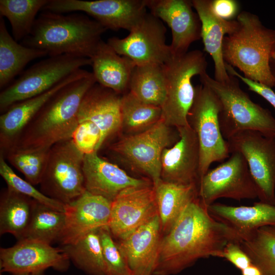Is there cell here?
<instances>
[{
	"label": "cell",
	"instance_id": "6",
	"mask_svg": "<svg viewBox=\"0 0 275 275\" xmlns=\"http://www.w3.org/2000/svg\"><path fill=\"white\" fill-rule=\"evenodd\" d=\"M207 62L199 50L173 56L164 64L167 81L166 98L161 107V119L169 126L188 125L187 115L195 97L193 78L207 72Z\"/></svg>",
	"mask_w": 275,
	"mask_h": 275
},
{
	"label": "cell",
	"instance_id": "29",
	"mask_svg": "<svg viewBox=\"0 0 275 275\" xmlns=\"http://www.w3.org/2000/svg\"><path fill=\"white\" fill-rule=\"evenodd\" d=\"M167 81L164 64L135 65L129 92L141 101L161 107L167 95Z\"/></svg>",
	"mask_w": 275,
	"mask_h": 275
},
{
	"label": "cell",
	"instance_id": "42",
	"mask_svg": "<svg viewBox=\"0 0 275 275\" xmlns=\"http://www.w3.org/2000/svg\"><path fill=\"white\" fill-rule=\"evenodd\" d=\"M214 14L227 21L233 20L240 13V4L236 0H210Z\"/></svg>",
	"mask_w": 275,
	"mask_h": 275
},
{
	"label": "cell",
	"instance_id": "10",
	"mask_svg": "<svg viewBox=\"0 0 275 275\" xmlns=\"http://www.w3.org/2000/svg\"><path fill=\"white\" fill-rule=\"evenodd\" d=\"M84 157L71 139L53 145L40 183L41 191L65 205L81 196L86 191Z\"/></svg>",
	"mask_w": 275,
	"mask_h": 275
},
{
	"label": "cell",
	"instance_id": "24",
	"mask_svg": "<svg viewBox=\"0 0 275 275\" xmlns=\"http://www.w3.org/2000/svg\"><path fill=\"white\" fill-rule=\"evenodd\" d=\"M193 7L201 22V38L204 50L214 63V78L219 82L227 80L230 75L225 67L222 46L225 37L237 28L236 20L227 21L216 16L213 12L210 0H192Z\"/></svg>",
	"mask_w": 275,
	"mask_h": 275
},
{
	"label": "cell",
	"instance_id": "30",
	"mask_svg": "<svg viewBox=\"0 0 275 275\" xmlns=\"http://www.w3.org/2000/svg\"><path fill=\"white\" fill-rule=\"evenodd\" d=\"M34 200L7 187L0 197V234L21 239L29 223Z\"/></svg>",
	"mask_w": 275,
	"mask_h": 275
},
{
	"label": "cell",
	"instance_id": "18",
	"mask_svg": "<svg viewBox=\"0 0 275 275\" xmlns=\"http://www.w3.org/2000/svg\"><path fill=\"white\" fill-rule=\"evenodd\" d=\"M112 201L86 191L65 205V225L58 241L62 246L75 243L89 233L108 226Z\"/></svg>",
	"mask_w": 275,
	"mask_h": 275
},
{
	"label": "cell",
	"instance_id": "28",
	"mask_svg": "<svg viewBox=\"0 0 275 275\" xmlns=\"http://www.w3.org/2000/svg\"><path fill=\"white\" fill-rule=\"evenodd\" d=\"M47 55L42 50L16 41L0 16V88L4 89L31 61Z\"/></svg>",
	"mask_w": 275,
	"mask_h": 275
},
{
	"label": "cell",
	"instance_id": "36",
	"mask_svg": "<svg viewBox=\"0 0 275 275\" xmlns=\"http://www.w3.org/2000/svg\"><path fill=\"white\" fill-rule=\"evenodd\" d=\"M49 149L12 147L1 153L24 175L27 181L36 185L41 181Z\"/></svg>",
	"mask_w": 275,
	"mask_h": 275
},
{
	"label": "cell",
	"instance_id": "16",
	"mask_svg": "<svg viewBox=\"0 0 275 275\" xmlns=\"http://www.w3.org/2000/svg\"><path fill=\"white\" fill-rule=\"evenodd\" d=\"M70 262L62 248L37 241L21 239L13 246L0 249L1 273L31 274L49 268L64 272Z\"/></svg>",
	"mask_w": 275,
	"mask_h": 275
},
{
	"label": "cell",
	"instance_id": "17",
	"mask_svg": "<svg viewBox=\"0 0 275 275\" xmlns=\"http://www.w3.org/2000/svg\"><path fill=\"white\" fill-rule=\"evenodd\" d=\"M152 15L165 22L172 32L173 56L187 53L190 45L201 38V22L191 1L145 0Z\"/></svg>",
	"mask_w": 275,
	"mask_h": 275
},
{
	"label": "cell",
	"instance_id": "32",
	"mask_svg": "<svg viewBox=\"0 0 275 275\" xmlns=\"http://www.w3.org/2000/svg\"><path fill=\"white\" fill-rule=\"evenodd\" d=\"M64 211L33 201L31 218L21 239L51 244L58 241L63 230Z\"/></svg>",
	"mask_w": 275,
	"mask_h": 275
},
{
	"label": "cell",
	"instance_id": "41",
	"mask_svg": "<svg viewBox=\"0 0 275 275\" xmlns=\"http://www.w3.org/2000/svg\"><path fill=\"white\" fill-rule=\"evenodd\" d=\"M225 67L229 74L237 77L248 86L250 90L261 96L275 109V92L272 88L244 77L234 67L226 63Z\"/></svg>",
	"mask_w": 275,
	"mask_h": 275
},
{
	"label": "cell",
	"instance_id": "9",
	"mask_svg": "<svg viewBox=\"0 0 275 275\" xmlns=\"http://www.w3.org/2000/svg\"><path fill=\"white\" fill-rule=\"evenodd\" d=\"M195 92L187 121L195 132L199 144L200 181L211 164L228 158L230 152L219 126L220 105L217 97L208 87L201 83L195 87Z\"/></svg>",
	"mask_w": 275,
	"mask_h": 275
},
{
	"label": "cell",
	"instance_id": "46",
	"mask_svg": "<svg viewBox=\"0 0 275 275\" xmlns=\"http://www.w3.org/2000/svg\"><path fill=\"white\" fill-rule=\"evenodd\" d=\"M0 275H3V274L2 273H1ZM10 275H30V274L24 273H11Z\"/></svg>",
	"mask_w": 275,
	"mask_h": 275
},
{
	"label": "cell",
	"instance_id": "23",
	"mask_svg": "<svg viewBox=\"0 0 275 275\" xmlns=\"http://www.w3.org/2000/svg\"><path fill=\"white\" fill-rule=\"evenodd\" d=\"M163 236L159 215L117 241L131 271L153 275Z\"/></svg>",
	"mask_w": 275,
	"mask_h": 275
},
{
	"label": "cell",
	"instance_id": "38",
	"mask_svg": "<svg viewBox=\"0 0 275 275\" xmlns=\"http://www.w3.org/2000/svg\"><path fill=\"white\" fill-rule=\"evenodd\" d=\"M98 232L108 275H128L133 273L108 226L100 228Z\"/></svg>",
	"mask_w": 275,
	"mask_h": 275
},
{
	"label": "cell",
	"instance_id": "15",
	"mask_svg": "<svg viewBox=\"0 0 275 275\" xmlns=\"http://www.w3.org/2000/svg\"><path fill=\"white\" fill-rule=\"evenodd\" d=\"M158 215L153 184L128 187L112 201L108 227L113 237L125 238Z\"/></svg>",
	"mask_w": 275,
	"mask_h": 275
},
{
	"label": "cell",
	"instance_id": "22",
	"mask_svg": "<svg viewBox=\"0 0 275 275\" xmlns=\"http://www.w3.org/2000/svg\"><path fill=\"white\" fill-rule=\"evenodd\" d=\"M89 72L81 68L48 91L20 101L2 113L0 116L1 152H5L16 144L25 127L55 94Z\"/></svg>",
	"mask_w": 275,
	"mask_h": 275
},
{
	"label": "cell",
	"instance_id": "1",
	"mask_svg": "<svg viewBox=\"0 0 275 275\" xmlns=\"http://www.w3.org/2000/svg\"><path fill=\"white\" fill-rule=\"evenodd\" d=\"M240 238L236 231L212 217L197 197L162 236L153 275L176 274L200 259L220 258L228 243Z\"/></svg>",
	"mask_w": 275,
	"mask_h": 275
},
{
	"label": "cell",
	"instance_id": "27",
	"mask_svg": "<svg viewBox=\"0 0 275 275\" xmlns=\"http://www.w3.org/2000/svg\"><path fill=\"white\" fill-rule=\"evenodd\" d=\"M153 185L163 236L171 230L188 204L198 197V184H179L161 179Z\"/></svg>",
	"mask_w": 275,
	"mask_h": 275
},
{
	"label": "cell",
	"instance_id": "20",
	"mask_svg": "<svg viewBox=\"0 0 275 275\" xmlns=\"http://www.w3.org/2000/svg\"><path fill=\"white\" fill-rule=\"evenodd\" d=\"M121 95L96 82L86 93L78 112V123L88 121L101 133L99 150L121 130Z\"/></svg>",
	"mask_w": 275,
	"mask_h": 275
},
{
	"label": "cell",
	"instance_id": "14",
	"mask_svg": "<svg viewBox=\"0 0 275 275\" xmlns=\"http://www.w3.org/2000/svg\"><path fill=\"white\" fill-rule=\"evenodd\" d=\"M145 0H49L43 10L86 13L107 30L130 31L147 12Z\"/></svg>",
	"mask_w": 275,
	"mask_h": 275
},
{
	"label": "cell",
	"instance_id": "44",
	"mask_svg": "<svg viewBox=\"0 0 275 275\" xmlns=\"http://www.w3.org/2000/svg\"><path fill=\"white\" fill-rule=\"evenodd\" d=\"M269 68L275 82V53L270 60Z\"/></svg>",
	"mask_w": 275,
	"mask_h": 275
},
{
	"label": "cell",
	"instance_id": "26",
	"mask_svg": "<svg viewBox=\"0 0 275 275\" xmlns=\"http://www.w3.org/2000/svg\"><path fill=\"white\" fill-rule=\"evenodd\" d=\"M207 209L214 219L232 228L239 234L264 226H275V205L260 201L251 206L214 203Z\"/></svg>",
	"mask_w": 275,
	"mask_h": 275
},
{
	"label": "cell",
	"instance_id": "19",
	"mask_svg": "<svg viewBox=\"0 0 275 275\" xmlns=\"http://www.w3.org/2000/svg\"><path fill=\"white\" fill-rule=\"evenodd\" d=\"M177 130L179 140L162 153L161 179L179 184L199 185L200 152L197 135L189 125Z\"/></svg>",
	"mask_w": 275,
	"mask_h": 275
},
{
	"label": "cell",
	"instance_id": "34",
	"mask_svg": "<svg viewBox=\"0 0 275 275\" xmlns=\"http://www.w3.org/2000/svg\"><path fill=\"white\" fill-rule=\"evenodd\" d=\"M121 130L131 135L143 132L161 120V107L146 103L130 92L121 96Z\"/></svg>",
	"mask_w": 275,
	"mask_h": 275
},
{
	"label": "cell",
	"instance_id": "31",
	"mask_svg": "<svg viewBox=\"0 0 275 275\" xmlns=\"http://www.w3.org/2000/svg\"><path fill=\"white\" fill-rule=\"evenodd\" d=\"M239 244L262 275H275V226L239 234Z\"/></svg>",
	"mask_w": 275,
	"mask_h": 275
},
{
	"label": "cell",
	"instance_id": "21",
	"mask_svg": "<svg viewBox=\"0 0 275 275\" xmlns=\"http://www.w3.org/2000/svg\"><path fill=\"white\" fill-rule=\"evenodd\" d=\"M82 170L86 191L111 201L128 187L153 184L149 179L130 176L117 164L100 157L98 152L84 155Z\"/></svg>",
	"mask_w": 275,
	"mask_h": 275
},
{
	"label": "cell",
	"instance_id": "39",
	"mask_svg": "<svg viewBox=\"0 0 275 275\" xmlns=\"http://www.w3.org/2000/svg\"><path fill=\"white\" fill-rule=\"evenodd\" d=\"M101 133L91 122H79L71 139L76 148L84 155L98 152Z\"/></svg>",
	"mask_w": 275,
	"mask_h": 275
},
{
	"label": "cell",
	"instance_id": "7",
	"mask_svg": "<svg viewBox=\"0 0 275 275\" xmlns=\"http://www.w3.org/2000/svg\"><path fill=\"white\" fill-rule=\"evenodd\" d=\"M161 119L143 132L126 135L111 144L108 150L134 170L146 175L153 184L161 180V159L163 150L179 139L177 131Z\"/></svg>",
	"mask_w": 275,
	"mask_h": 275
},
{
	"label": "cell",
	"instance_id": "5",
	"mask_svg": "<svg viewBox=\"0 0 275 275\" xmlns=\"http://www.w3.org/2000/svg\"><path fill=\"white\" fill-rule=\"evenodd\" d=\"M199 77L201 83L208 87L219 101L218 121L226 140L245 130L275 138V118L271 112L250 98L241 88L237 77L230 75L224 82L215 80L207 72Z\"/></svg>",
	"mask_w": 275,
	"mask_h": 275
},
{
	"label": "cell",
	"instance_id": "4",
	"mask_svg": "<svg viewBox=\"0 0 275 275\" xmlns=\"http://www.w3.org/2000/svg\"><path fill=\"white\" fill-rule=\"evenodd\" d=\"M236 29L225 37V62L239 69L244 77L271 88L275 87L269 61L275 53V30L264 26L256 14L240 12Z\"/></svg>",
	"mask_w": 275,
	"mask_h": 275
},
{
	"label": "cell",
	"instance_id": "35",
	"mask_svg": "<svg viewBox=\"0 0 275 275\" xmlns=\"http://www.w3.org/2000/svg\"><path fill=\"white\" fill-rule=\"evenodd\" d=\"M49 0H1L0 16L6 17L11 28L13 37L18 42L30 35L36 15Z\"/></svg>",
	"mask_w": 275,
	"mask_h": 275
},
{
	"label": "cell",
	"instance_id": "40",
	"mask_svg": "<svg viewBox=\"0 0 275 275\" xmlns=\"http://www.w3.org/2000/svg\"><path fill=\"white\" fill-rule=\"evenodd\" d=\"M220 258L226 259L241 271L252 264L250 258L238 242H230L223 249Z\"/></svg>",
	"mask_w": 275,
	"mask_h": 275
},
{
	"label": "cell",
	"instance_id": "33",
	"mask_svg": "<svg viewBox=\"0 0 275 275\" xmlns=\"http://www.w3.org/2000/svg\"><path fill=\"white\" fill-rule=\"evenodd\" d=\"M98 230L93 231L75 243L62 246L70 261L89 275H108Z\"/></svg>",
	"mask_w": 275,
	"mask_h": 275
},
{
	"label": "cell",
	"instance_id": "25",
	"mask_svg": "<svg viewBox=\"0 0 275 275\" xmlns=\"http://www.w3.org/2000/svg\"><path fill=\"white\" fill-rule=\"evenodd\" d=\"M97 83L122 95L129 91L133 69L135 65L118 54L106 42L101 40L90 58Z\"/></svg>",
	"mask_w": 275,
	"mask_h": 275
},
{
	"label": "cell",
	"instance_id": "37",
	"mask_svg": "<svg viewBox=\"0 0 275 275\" xmlns=\"http://www.w3.org/2000/svg\"><path fill=\"white\" fill-rule=\"evenodd\" d=\"M0 175L7 187L36 201L60 211H64L65 205L45 195L33 184L18 176L0 154Z\"/></svg>",
	"mask_w": 275,
	"mask_h": 275
},
{
	"label": "cell",
	"instance_id": "13",
	"mask_svg": "<svg viewBox=\"0 0 275 275\" xmlns=\"http://www.w3.org/2000/svg\"><path fill=\"white\" fill-rule=\"evenodd\" d=\"M166 28L160 19L147 13L139 23L123 38L113 37L107 43L119 55L135 65H163L173 54L166 42Z\"/></svg>",
	"mask_w": 275,
	"mask_h": 275
},
{
	"label": "cell",
	"instance_id": "12",
	"mask_svg": "<svg viewBox=\"0 0 275 275\" xmlns=\"http://www.w3.org/2000/svg\"><path fill=\"white\" fill-rule=\"evenodd\" d=\"M226 141L230 153L238 152L245 158L260 201L275 205V138L245 130Z\"/></svg>",
	"mask_w": 275,
	"mask_h": 275
},
{
	"label": "cell",
	"instance_id": "8",
	"mask_svg": "<svg viewBox=\"0 0 275 275\" xmlns=\"http://www.w3.org/2000/svg\"><path fill=\"white\" fill-rule=\"evenodd\" d=\"M87 65H91L90 59L70 54L49 57L34 64L1 92V113L48 91Z\"/></svg>",
	"mask_w": 275,
	"mask_h": 275
},
{
	"label": "cell",
	"instance_id": "43",
	"mask_svg": "<svg viewBox=\"0 0 275 275\" xmlns=\"http://www.w3.org/2000/svg\"><path fill=\"white\" fill-rule=\"evenodd\" d=\"M241 275H262L260 269L253 264L241 270Z\"/></svg>",
	"mask_w": 275,
	"mask_h": 275
},
{
	"label": "cell",
	"instance_id": "45",
	"mask_svg": "<svg viewBox=\"0 0 275 275\" xmlns=\"http://www.w3.org/2000/svg\"><path fill=\"white\" fill-rule=\"evenodd\" d=\"M30 275H45L44 271H40L30 274Z\"/></svg>",
	"mask_w": 275,
	"mask_h": 275
},
{
	"label": "cell",
	"instance_id": "2",
	"mask_svg": "<svg viewBox=\"0 0 275 275\" xmlns=\"http://www.w3.org/2000/svg\"><path fill=\"white\" fill-rule=\"evenodd\" d=\"M106 30L84 14L45 11L21 44L44 51L49 57L70 54L90 59Z\"/></svg>",
	"mask_w": 275,
	"mask_h": 275
},
{
	"label": "cell",
	"instance_id": "3",
	"mask_svg": "<svg viewBox=\"0 0 275 275\" xmlns=\"http://www.w3.org/2000/svg\"><path fill=\"white\" fill-rule=\"evenodd\" d=\"M96 82L90 72L60 90L25 127L13 147L50 149L70 139L78 124L77 114L82 99Z\"/></svg>",
	"mask_w": 275,
	"mask_h": 275
},
{
	"label": "cell",
	"instance_id": "11",
	"mask_svg": "<svg viewBox=\"0 0 275 275\" xmlns=\"http://www.w3.org/2000/svg\"><path fill=\"white\" fill-rule=\"evenodd\" d=\"M198 197L206 208L221 198L238 201L258 198L256 185L243 155L233 152L226 161L209 170L200 179Z\"/></svg>",
	"mask_w": 275,
	"mask_h": 275
},
{
	"label": "cell",
	"instance_id": "47",
	"mask_svg": "<svg viewBox=\"0 0 275 275\" xmlns=\"http://www.w3.org/2000/svg\"><path fill=\"white\" fill-rule=\"evenodd\" d=\"M128 275H136V274H134L133 273H132L131 274H128Z\"/></svg>",
	"mask_w": 275,
	"mask_h": 275
}]
</instances>
